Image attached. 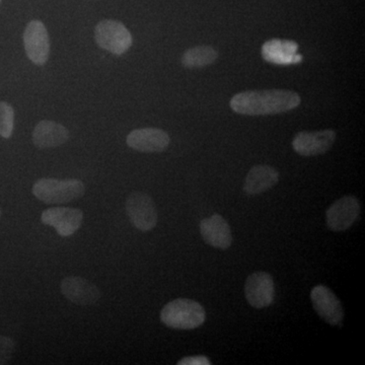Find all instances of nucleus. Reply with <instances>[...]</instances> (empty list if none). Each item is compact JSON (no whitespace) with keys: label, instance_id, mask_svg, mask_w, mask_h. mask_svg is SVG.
Masks as SVG:
<instances>
[{"label":"nucleus","instance_id":"nucleus-3","mask_svg":"<svg viewBox=\"0 0 365 365\" xmlns=\"http://www.w3.org/2000/svg\"><path fill=\"white\" fill-rule=\"evenodd\" d=\"M85 190L79 180L41 179L34 185L33 194L46 204H63L81 198Z\"/></svg>","mask_w":365,"mask_h":365},{"label":"nucleus","instance_id":"nucleus-17","mask_svg":"<svg viewBox=\"0 0 365 365\" xmlns=\"http://www.w3.org/2000/svg\"><path fill=\"white\" fill-rule=\"evenodd\" d=\"M279 181V173L270 165H255L248 173L244 191L248 195H258L272 188Z\"/></svg>","mask_w":365,"mask_h":365},{"label":"nucleus","instance_id":"nucleus-5","mask_svg":"<svg viewBox=\"0 0 365 365\" xmlns=\"http://www.w3.org/2000/svg\"><path fill=\"white\" fill-rule=\"evenodd\" d=\"M126 211L134 227L141 232H148L157 225V207L148 194L132 193L126 200Z\"/></svg>","mask_w":365,"mask_h":365},{"label":"nucleus","instance_id":"nucleus-9","mask_svg":"<svg viewBox=\"0 0 365 365\" xmlns=\"http://www.w3.org/2000/svg\"><path fill=\"white\" fill-rule=\"evenodd\" d=\"M245 294L249 304L255 309L271 306L275 297L272 276L262 271L252 274L246 281Z\"/></svg>","mask_w":365,"mask_h":365},{"label":"nucleus","instance_id":"nucleus-21","mask_svg":"<svg viewBox=\"0 0 365 365\" xmlns=\"http://www.w3.org/2000/svg\"><path fill=\"white\" fill-rule=\"evenodd\" d=\"M179 365H210L211 362L208 357L204 355H196V356L185 357L178 362Z\"/></svg>","mask_w":365,"mask_h":365},{"label":"nucleus","instance_id":"nucleus-7","mask_svg":"<svg viewBox=\"0 0 365 365\" xmlns=\"http://www.w3.org/2000/svg\"><path fill=\"white\" fill-rule=\"evenodd\" d=\"M359 215V201L355 197L345 196L327 210V225L333 232H345L356 222Z\"/></svg>","mask_w":365,"mask_h":365},{"label":"nucleus","instance_id":"nucleus-4","mask_svg":"<svg viewBox=\"0 0 365 365\" xmlns=\"http://www.w3.org/2000/svg\"><path fill=\"white\" fill-rule=\"evenodd\" d=\"M95 38L97 44L113 54H124L132 45V36L128 29L113 20L101 21L96 26Z\"/></svg>","mask_w":365,"mask_h":365},{"label":"nucleus","instance_id":"nucleus-15","mask_svg":"<svg viewBox=\"0 0 365 365\" xmlns=\"http://www.w3.org/2000/svg\"><path fill=\"white\" fill-rule=\"evenodd\" d=\"M204 242L215 248L227 250L232 246V235L230 225L220 215H213L200 222Z\"/></svg>","mask_w":365,"mask_h":365},{"label":"nucleus","instance_id":"nucleus-8","mask_svg":"<svg viewBox=\"0 0 365 365\" xmlns=\"http://www.w3.org/2000/svg\"><path fill=\"white\" fill-rule=\"evenodd\" d=\"M311 299L314 311L326 323L332 326L342 324L344 318L342 304L330 288L324 285L314 287L312 290Z\"/></svg>","mask_w":365,"mask_h":365},{"label":"nucleus","instance_id":"nucleus-13","mask_svg":"<svg viewBox=\"0 0 365 365\" xmlns=\"http://www.w3.org/2000/svg\"><path fill=\"white\" fill-rule=\"evenodd\" d=\"M61 292L67 299L78 306H91L101 299V292L91 281L81 277H67L62 280Z\"/></svg>","mask_w":365,"mask_h":365},{"label":"nucleus","instance_id":"nucleus-20","mask_svg":"<svg viewBox=\"0 0 365 365\" xmlns=\"http://www.w3.org/2000/svg\"><path fill=\"white\" fill-rule=\"evenodd\" d=\"M16 344L11 338L0 336V364H6L13 359Z\"/></svg>","mask_w":365,"mask_h":365},{"label":"nucleus","instance_id":"nucleus-16","mask_svg":"<svg viewBox=\"0 0 365 365\" xmlns=\"http://www.w3.org/2000/svg\"><path fill=\"white\" fill-rule=\"evenodd\" d=\"M68 130L56 122L41 121L33 132V143L39 148H58L68 140Z\"/></svg>","mask_w":365,"mask_h":365},{"label":"nucleus","instance_id":"nucleus-11","mask_svg":"<svg viewBox=\"0 0 365 365\" xmlns=\"http://www.w3.org/2000/svg\"><path fill=\"white\" fill-rule=\"evenodd\" d=\"M43 223L55 227L61 237H69L78 232L83 220L81 209L54 207L47 209L41 215Z\"/></svg>","mask_w":365,"mask_h":365},{"label":"nucleus","instance_id":"nucleus-19","mask_svg":"<svg viewBox=\"0 0 365 365\" xmlns=\"http://www.w3.org/2000/svg\"><path fill=\"white\" fill-rule=\"evenodd\" d=\"M14 111L6 102H0V136L9 138L13 134Z\"/></svg>","mask_w":365,"mask_h":365},{"label":"nucleus","instance_id":"nucleus-12","mask_svg":"<svg viewBox=\"0 0 365 365\" xmlns=\"http://www.w3.org/2000/svg\"><path fill=\"white\" fill-rule=\"evenodd\" d=\"M126 143L132 150L140 153H162L169 146L170 136L162 129H136L127 136Z\"/></svg>","mask_w":365,"mask_h":365},{"label":"nucleus","instance_id":"nucleus-18","mask_svg":"<svg viewBox=\"0 0 365 365\" xmlns=\"http://www.w3.org/2000/svg\"><path fill=\"white\" fill-rule=\"evenodd\" d=\"M218 53L210 46H197L184 53L182 66L186 68H202L210 66L217 59Z\"/></svg>","mask_w":365,"mask_h":365},{"label":"nucleus","instance_id":"nucleus-1","mask_svg":"<svg viewBox=\"0 0 365 365\" xmlns=\"http://www.w3.org/2000/svg\"><path fill=\"white\" fill-rule=\"evenodd\" d=\"M300 98L292 91H250L237 93L230 101L235 113L248 116L280 114L299 107Z\"/></svg>","mask_w":365,"mask_h":365},{"label":"nucleus","instance_id":"nucleus-22","mask_svg":"<svg viewBox=\"0 0 365 365\" xmlns=\"http://www.w3.org/2000/svg\"><path fill=\"white\" fill-rule=\"evenodd\" d=\"M0 2H1V0H0Z\"/></svg>","mask_w":365,"mask_h":365},{"label":"nucleus","instance_id":"nucleus-6","mask_svg":"<svg viewBox=\"0 0 365 365\" xmlns=\"http://www.w3.org/2000/svg\"><path fill=\"white\" fill-rule=\"evenodd\" d=\"M26 55L34 63L43 66L49 58L50 41L47 29L40 21H32L24 33Z\"/></svg>","mask_w":365,"mask_h":365},{"label":"nucleus","instance_id":"nucleus-14","mask_svg":"<svg viewBox=\"0 0 365 365\" xmlns=\"http://www.w3.org/2000/svg\"><path fill=\"white\" fill-rule=\"evenodd\" d=\"M297 42L289 40L272 39L262 47V56L266 61L276 66H290L302 61Z\"/></svg>","mask_w":365,"mask_h":365},{"label":"nucleus","instance_id":"nucleus-2","mask_svg":"<svg viewBox=\"0 0 365 365\" xmlns=\"http://www.w3.org/2000/svg\"><path fill=\"white\" fill-rule=\"evenodd\" d=\"M205 309L199 302L178 299L165 304L160 312V321L169 328L193 330L205 322Z\"/></svg>","mask_w":365,"mask_h":365},{"label":"nucleus","instance_id":"nucleus-10","mask_svg":"<svg viewBox=\"0 0 365 365\" xmlns=\"http://www.w3.org/2000/svg\"><path fill=\"white\" fill-rule=\"evenodd\" d=\"M336 140V132H299L292 141V148L302 157H314L327 153Z\"/></svg>","mask_w":365,"mask_h":365}]
</instances>
